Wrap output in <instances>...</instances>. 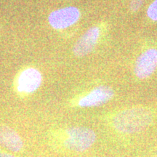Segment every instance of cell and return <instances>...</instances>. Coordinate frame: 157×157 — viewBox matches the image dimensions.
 <instances>
[{"label":"cell","instance_id":"obj_1","mask_svg":"<svg viewBox=\"0 0 157 157\" xmlns=\"http://www.w3.org/2000/svg\"><path fill=\"white\" fill-rule=\"evenodd\" d=\"M153 114L144 107H134L124 110L113 118L112 124L116 130L124 134L142 132L150 126Z\"/></svg>","mask_w":157,"mask_h":157},{"label":"cell","instance_id":"obj_2","mask_svg":"<svg viewBox=\"0 0 157 157\" xmlns=\"http://www.w3.org/2000/svg\"><path fill=\"white\" fill-rule=\"evenodd\" d=\"M63 146L74 152L87 151L95 143L96 135L93 129L85 127H73L66 130Z\"/></svg>","mask_w":157,"mask_h":157},{"label":"cell","instance_id":"obj_3","mask_svg":"<svg viewBox=\"0 0 157 157\" xmlns=\"http://www.w3.org/2000/svg\"><path fill=\"white\" fill-rule=\"evenodd\" d=\"M157 69V49H148L141 53L134 65V74L140 79L148 78Z\"/></svg>","mask_w":157,"mask_h":157},{"label":"cell","instance_id":"obj_4","mask_svg":"<svg viewBox=\"0 0 157 157\" xmlns=\"http://www.w3.org/2000/svg\"><path fill=\"white\" fill-rule=\"evenodd\" d=\"M80 12L75 7H66L52 12L48 17L49 23L55 29H67L77 22Z\"/></svg>","mask_w":157,"mask_h":157},{"label":"cell","instance_id":"obj_5","mask_svg":"<svg viewBox=\"0 0 157 157\" xmlns=\"http://www.w3.org/2000/svg\"><path fill=\"white\" fill-rule=\"evenodd\" d=\"M114 92L111 87L101 85L94 88L87 95L84 96L78 101V105L82 108L97 107L107 103L112 99Z\"/></svg>","mask_w":157,"mask_h":157},{"label":"cell","instance_id":"obj_6","mask_svg":"<svg viewBox=\"0 0 157 157\" xmlns=\"http://www.w3.org/2000/svg\"><path fill=\"white\" fill-rule=\"evenodd\" d=\"M101 34V30L97 26H93L88 29L78 39L73 48L74 56L78 58L86 56L92 52L98 42Z\"/></svg>","mask_w":157,"mask_h":157},{"label":"cell","instance_id":"obj_7","mask_svg":"<svg viewBox=\"0 0 157 157\" xmlns=\"http://www.w3.org/2000/svg\"><path fill=\"white\" fill-rule=\"evenodd\" d=\"M42 76L36 68H30L23 71L17 80V90L20 93H31L40 87Z\"/></svg>","mask_w":157,"mask_h":157},{"label":"cell","instance_id":"obj_8","mask_svg":"<svg viewBox=\"0 0 157 157\" xmlns=\"http://www.w3.org/2000/svg\"><path fill=\"white\" fill-rule=\"evenodd\" d=\"M0 146L13 152H18L23 147V141L18 133L7 126L0 127Z\"/></svg>","mask_w":157,"mask_h":157},{"label":"cell","instance_id":"obj_9","mask_svg":"<svg viewBox=\"0 0 157 157\" xmlns=\"http://www.w3.org/2000/svg\"><path fill=\"white\" fill-rule=\"evenodd\" d=\"M147 15L153 21H157V0H154L147 10Z\"/></svg>","mask_w":157,"mask_h":157},{"label":"cell","instance_id":"obj_10","mask_svg":"<svg viewBox=\"0 0 157 157\" xmlns=\"http://www.w3.org/2000/svg\"><path fill=\"white\" fill-rule=\"evenodd\" d=\"M143 1L144 0H130V5L129 7L132 12H137L140 8L141 6L143 5Z\"/></svg>","mask_w":157,"mask_h":157},{"label":"cell","instance_id":"obj_11","mask_svg":"<svg viewBox=\"0 0 157 157\" xmlns=\"http://www.w3.org/2000/svg\"><path fill=\"white\" fill-rule=\"evenodd\" d=\"M0 157H16L13 155L7 154V153H0Z\"/></svg>","mask_w":157,"mask_h":157}]
</instances>
